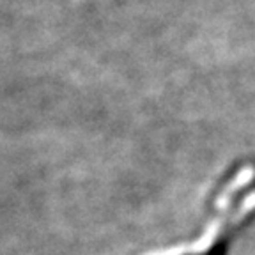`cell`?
Instances as JSON below:
<instances>
[{
	"label": "cell",
	"mask_w": 255,
	"mask_h": 255,
	"mask_svg": "<svg viewBox=\"0 0 255 255\" xmlns=\"http://www.w3.org/2000/svg\"><path fill=\"white\" fill-rule=\"evenodd\" d=\"M255 209V191L245 199V202L238 207V211L232 216H220L215 223L209 225L200 243L191 250L174 252L168 255H223L225 245L229 243V238L234 234V231L239 227V223Z\"/></svg>",
	"instance_id": "6da1fadb"
},
{
	"label": "cell",
	"mask_w": 255,
	"mask_h": 255,
	"mask_svg": "<svg viewBox=\"0 0 255 255\" xmlns=\"http://www.w3.org/2000/svg\"><path fill=\"white\" fill-rule=\"evenodd\" d=\"M254 177H255V168L254 167L241 168V170L236 174L234 179L225 186V190L222 191V195L218 197V200H216V209H218V211L227 209V207L231 206V202H232V199H234L236 193H238L243 186H247Z\"/></svg>",
	"instance_id": "7a4b0ae2"
}]
</instances>
